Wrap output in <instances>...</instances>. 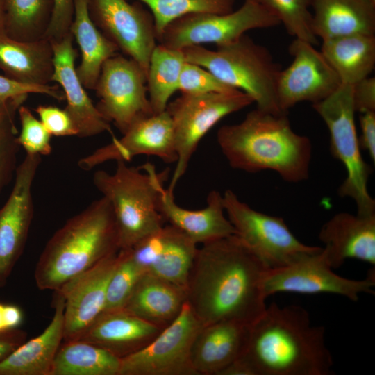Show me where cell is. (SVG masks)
<instances>
[{
  "label": "cell",
  "mask_w": 375,
  "mask_h": 375,
  "mask_svg": "<svg viewBox=\"0 0 375 375\" xmlns=\"http://www.w3.org/2000/svg\"><path fill=\"white\" fill-rule=\"evenodd\" d=\"M265 263L235 235L197 249L185 286L186 302L205 326L253 323L265 310Z\"/></svg>",
  "instance_id": "obj_1"
},
{
  "label": "cell",
  "mask_w": 375,
  "mask_h": 375,
  "mask_svg": "<svg viewBox=\"0 0 375 375\" xmlns=\"http://www.w3.org/2000/svg\"><path fill=\"white\" fill-rule=\"evenodd\" d=\"M253 375H330L333 358L325 329L312 324L308 312L297 305L272 303L249 325L240 357Z\"/></svg>",
  "instance_id": "obj_2"
},
{
  "label": "cell",
  "mask_w": 375,
  "mask_h": 375,
  "mask_svg": "<svg viewBox=\"0 0 375 375\" xmlns=\"http://www.w3.org/2000/svg\"><path fill=\"white\" fill-rule=\"evenodd\" d=\"M217 140L233 169L249 173L273 171L288 183L309 176L311 142L294 131L287 114L256 108L242 122L219 128Z\"/></svg>",
  "instance_id": "obj_3"
},
{
  "label": "cell",
  "mask_w": 375,
  "mask_h": 375,
  "mask_svg": "<svg viewBox=\"0 0 375 375\" xmlns=\"http://www.w3.org/2000/svg\"><path fill=\"white\" fill-rule=\"evenodd\" d=\"M119 250L113 211L102 197L69 218L49 240L35 265L36 285L57 290Z\"/></svg>",
  "instance_id": "obj_4"
},
{
  "label": "cell",
  "mask_w": 375,
  "mask_h": 375,
  "mask_svg": "<svg viewBox=\"0 0 375 375\" xmlns=\"http://www.w3.org/2000/svg\"><path fill=\"white\" fill-rule=\"evenodd\" d=\"M116 162L113 173L98 170L92 181L112 207L119 249H127L164 226L159 197L169 172H158L149 162L136 167Z\"/></svg>",
  "instance_id": "obj_5"
},
{
  "label": "cell",
  "mask_w": 375,
  "mask_h": 375,
  "mask_svg": "<svg viewBox=\"0 0 375 375\" xmlns=\"http://www.w3.org/2000/svg\"><path fill=\"white\" fill-rule=\"evenodd\" d=\"M185 61L201 66L229 86L249 95L257 108L281 112L276 101V82L281 69L268 49L242 35L216 50L201 45L181 49Z\"/></svg>",
  "instance_id": "obj_6"
},
{
  "label": "cell",
  "mask_w": 375,
  "mask_h": 375,
  "mask_svg": "<svg viewBox=\"0 0 375 375\" xmlns=\"http://www.w3.org/2000/svg\"><path fill=\"white\" fill-rule=\"evenodd\" d=\"M312 108L328 129L332 155L342 163L347 172L338 194L353 199L357 214H375V200L367 188L372 169L360 151L355 124L353 85L342 83L328 97L312 103Z\"/></svg>",
  "instance_id": "obj_7"
},
{
  "label": "cell",
  "mask_w": 375,
  "mask_h": 375,
  "mask_svg": "<svg viewBox=\"0 0 375 375\" xmlns=\"http://www.w3.org/2000/svg\"><path fill=\"white\" fill-rule=\"evenodd\" d=\"M253 103L244 92L234 89L200 94H183L169 102L166 110L174 127L177 155L175 169L167 189L175 187L187 171L202 138L224 117Z\"/></svg>",
  "instance_id": "obj_8"
},
{
  "label": "cell",
  "mask_w": 375,
  "mask_h": 375,
  "mask_svg": "<svg viewBox=\"0 0 375 375\" xmlns=\"http://www.w3.org/2000/svg\"><path fill=\"white\" fill-rule=\"evenodd\" d=\"M226 215L235 235L269 269L288 265L320 249L300 242L282 217L267 215L242 201L234 192L222 194Z\"/></svg>",
  "instance_id": "obj_9"
},
{
  "label": "cell",
  "mask_w": 375,
  "mask_h": 375,
  "mask_svg": "<svg viewBox=\"0 0 375 375\" xmlns=\"http://www.w3.org/2000/svg\"><path fill=\"white\" fill-rule=\"evenodd\" d=\"M276 17L259 0H244L228 13H192L169 23L158 42L176 49L202 44L217 47L232 43L250 30L279 25Z\"/></svg>",
  "instance_id": "obj_10"
},
{
  "label": "cell",
  "mask_w": 375,
  "mask_h": 375,
  "mask_svg": "<svg viewBox=\"0 0 375 375\" xmlns=\"http://www.w3.org/2000/svg\"><path fill=\"white\" fill-rule=\"evenodd\" d=\"M374 268L361 280L350 279L335 272L320 247L284 267L267 269L262 281L265 297L277 292L329 293L357 301L362 293L374 294Z\"/></svg>",
  "instance_id": "obj_11"
},
{
  "label": "cell",
  "mask_w": 375,
  "mask_h": 375,
  "mask_svg": "<svg viewBox=\"0 0 375 375\" xmlns=\"http://www.w3.org/2000/svg\"><path fill=\"white\" fill-rule=\"evenodd\" d=\"M101 115L124 133L136 119L153 112L149 99L147 75L133 59L117 54L101 67L94 89Z\"/></svg>",
  "instance_id": "obj_12"
},
{
  "label": "cell",
  "mask_w": 375,
  "mask_h": 375,
  "mask_svg": "<svg viewBox=\"0 0 375 375\" xmlns=\"http://www.w3.org/2000/svg\"><path fill=\"white\" fill-rule=\"evenodd\" d=\"M203 326L185 302L177 318L149 344L121 359L119 375H197L191 347Z\"/></svg>",
  "instance_id": "obj_13"
},
{
  "label": "cell",
  "mask_w": 375,
  "mask_h": 375,
  "mask_svg": "<svg viewBox=\"0 0 375 375\" xmlns=\"http://www.w3.org/2000/svg\"><path fill=\"white\" fill-rule=\"evenodd\" d=\"M128 1L88 0L89 14L103 34L147 76L150 57L157 44L154 19L142 3Z\"/></svg>",
  "instance_id": "obj_14"
},
{
  "label": "cell",
  "mask_w": 375,
  "mask_h": 375,
  "mask_svg": "<svg viewBox=\"0 0 375 375\" xmlns=\"http://www.w3.org/2000/svg\"><path fill=\"white\" fill-rule=\"evenodd\" d=\"M312 44L295 38L289 47L293 59L281 69L276 82V101L284 113L302 101L319 102L342 84L321 51Z\"/></svg>",
  "instance_id": "obj_15"
},
{
  "label": "cell",
  "mask_w": 375,
  "mask_h": 375,
  "mask_svg": "<svg viewBox=\"0 0 375 375\" xmlns=\"http://www.w3.org/2000/svg\"><path fill=\"white\" fill-rule=\"evenodd\" d=\"M140 155L156 156L167 163L176 162L174 127L167 110L153 112L133 122L122 137L81 158L78 166L85 171L110 160L130 161Z\"/></svg>",
  "instance_id": "obj_16"
},
{
  "label": "cell",
  "mask_w": 375,
  "mask_h": 375,
  "mask_svg": "<svg viewBox=\"0 0 375 375\" xmlns=\"http://www.w3.org/2000/svg\"><path fill=\"white\" fill-rule=\"evenodd\" d=\"M40 162L41 156L26 154L0 208V288L6 285L26 244L33 216L32 187Z\"/></svg>",
  "instance_id": "obj_17"
},
{
  "label": "cell",
  "mask_w": 375,
  "mask_h": 375,
  "mask_svg": "<svg viewBox=\"0 0 375 375\" xmlns=\"http://www.w3.org/2000/svg\"><path fill=\"white\" fill-rule=\"evenodd\" d=\"M118 252L55 290L65 301L63 341L76 339L103 311L108 283L119 260Z\"/></svg>",
  "instance_id": "obj_18"
},
{
  "label": "cell",
  "mask_w": 375,
  "mask_h": 375,
  "mask_svg": "<svg viewBox=\"0 0 375 375\" xmlns=\"http://www.w3.org/2000/svg\"><path fill=\"white\" fill-rule=\"evenodd\" d=\"M73 40L69 32L60 40L50 41L53 52L51 81L62 88L67 101L65 109L75 124L78 137L88 138L106 131L112 135L110 122L99 112L78 76L75 67L78 52Z\"/></svg>",
  "instance_id": "obj_19"
},
{
  "label": "cell",
  "mask_w": 375,
  "mask_h": 375,
  "mask_svg": "<svg viewBox=\"0 0 375 375\" xmlns=\"http://www.w3.org/2000/svg\"><path fill=\"white\" fill-rule=\"evenodd\" d=\"M319 239L333 269L349 258L375 266V214H335L322 226Z\"/></svg>",
  "instance_id": "obj_20"
},
{
  "label": "cell",
  "mask_w": 375,
  "mask_h": 375,
  "mask_svg": "<svg viewBox=\"0 0 375 375\" xmlns=\"http://www.w3.org/2000/svg\"><path fill=\"white\" fill-rule=\"evenodd\" d=\"M159 211L165 221L185 233L196 244L235 234L225 212L223 196L217 190L208 193L205 208L190 210L178 206L173 192L163 187L159 197Z\"/></svg>",
  "instance_id": "obj_21"
},
{
  "label": "cell",
  "mask_w": 375,
  "mask_h": 375,
  "mask_svg": "<svg viewBox=\"0 0 375 375\" xmlns=\"http://www.w3.org/2000/svg\"><path fill=\"white\" fill-rule=\"evenodd\" d=\"M162 330L120 309L102 312L75 340L95 344L122 359L145 347Z\"/></svg>",
  "instance_id": "obj_22"
},
{
  "label": "cell",
  "mask_w": 375,
  "mask_h": 375,
  "mask_svg": "<svg viewBox=\"0 0 375 375\" xmlns=\"http://www.w3.org/2000/svg\"><path fill=\"white\" fill-rule=\"evenodd\" d=\"M249 325L225 320L203 326L191 347V362L197 375H219L244 353Z\"/></svg>",
  "instance_id": "obj_23"
},
{
  "label": "cell",
  "mask_w": 375,
  "mask_h": 375,
  "mask_svg": "<svg viewBox=\"0 0 375 375\" xmlns=\"http://www.w3.org/2000/svg\"><path fill=\"white\" fill-rule=\"evenodd\" d=\"M55 294L54 314L49 324L0 362V375H50L64 334L65 301Z\"/></svg>",
  "instance_id": "obj_24"
},
{
  "label": "cell",
  "mask_w": 375,
  "mask_h": 375,
  "mask_svg": "<svg viewBox=\"0 0 375 375\" xmlns=\"http://www.w3.org/2000/svg\"><path fill=\"white\" fill-rule=\"evenodd\" d=\"M185 302V288L144 272L122 309L163 329L177 318Z\"/></svg>",
  "instance_id": "obj_25"
},
{
  "label": "cell",
  "mask_w": 375,
  "mask_h": 375,
  "mask_svg": "<svg viewBox=\"0 0 375 375\" xmlns=\"http://www.w3.org/2000/svg\"><path fill=\"white\" fill-rule=\"evenodd\" d=\"M312 25L322 40L375 34V1L311 0Z\"/></svg>",
  "instance_id": "obj_26"
},
{
  "label": "cell",
  "mask_w": 375,
  "mask_h": 375,
  "mask_svg": "<svg viewBox=\"0 0 375 375\" xmlns=\"http://www.w3.org/2000/svg\"><path fill=\"white\" fill-rule=\"evenodd\" d=\"M53 59L48 39L17 40L0 26V69L6 76L24 83L49 85L53 72Z\"/></svg>",
  "instance_id": "obj_27"
},
{
  "label": "cell",
  "mask_w": 375,
  "mask_h": 375,
  "mask_svg": "<svg viewBox=\"0 0 375 375\" xmlns=\"http://www.w3.org/2000/svg\"><path fill=\"white\" fill-rule=\"evenodd\" d=\"M70 32L81 51V59L76 67L85 88L94 90L103 64L119 51L92 20L88 0H74V11Z\"/></svg>",
  "instance_id": "obj_28"
},
{
  "label": "cell",
  "mask_w": 375,
  "mask_h": 375,
  "mask_svg": "<svg viewBox=\"0 0 375 375\" xmlns=\"http://www.w3.org/2000/svg\"><path fill=\"white\" fill-rule=\"evenodd\" d=\"M321 53L343 84L369 76L375 65V36L351 35L322 41Z\"/></svg>",
  "instance_id": "obj_29"
},
{
  "label": "cell",
  "mask_w": 375,
  "mask_h": 375,
  "mask_svg": "<svg viewBox=\"0 0 375 375\" xmlns=\"http://www.w3.org/2000/svg\"><path fill=\"white\" fill-rule=\"evenodd\" d=\"M121 359L110 351L81 340L64 341L50 375H119Z\"/></svg>",
  "instance_id": "obj_30"
},
{
  "label": "cell",
  "mask_w": 375,
  "mask_h": 375,
  "mask_svg": "<svg viewBox=\"0 0 375 375\" xmlns=\"http://www.w3.org/2000/svg\"><path fill=\"white\" fill-rule=\"evenodd\" d=\"M185 59L181 49L156 44L147 76L149 99L153 112L166 110L169 99L178 90L180 76Z\"/></svg>",
  "instance_id": "obj_31"
},
{
  "label": "cell",
  "mask_w": 375,
  "mask_h": 375,
  "mask_svg": "<svg viewBox=\"0 0 375 375\" xmlns=\"http://www.w3.org/2000/svg\"><path fill=\"white\" fill-rule=\"evenodd\" d=\"M2 26L20 41L44 38L50 24L53 0H2Z\"/></svg>",
  "instance_id": "obj_32"
},
{
  "label": "cell",
  "mask_w": 375,
  "mask_h": 375,
  "mask_svg": "<svg viewBox=\"0 0 375 375\" xmlns=\"http://www.w3.org/2000/svg\"><path fill=\"white\" fill-rule=\"evenodd\" d=\"M163 232L160 252L147 272L185 288L197 244L170 224L163 226Z\"/></svg>",
  "instance_id": "obj_33"
},
{
  "label": "cell",
  "mask_w": 375,
  "mask_h": 375,
  "mask_svg": "<svg viewBox=\"0 0 375 375\" xmlns=\"http://www.w3.org/2000/svg\"><path fill=\"white\" fill-rule=\"evenodd\" d=\"M151 11L158 41L165 28L174 20L192 13L224 14L233 10L235 0H135Z\"/></svg>",
  "instance_id": "obj_34"
},
{
  "label": "cell",
  "mask_w": 375,
  "mask_h": 375,
  "mask_svg": "<svg viewBox=\"0 0 375 375\" xmlns=\"http://www.w3.org/2000/svg\"><path fill=\"white\" fill-rule=\"evenodd\" d=\"M295 38L317 44L312 25L311 0H259Z\"/></svg>",
  "instance_id": "obj_35"
},
{
  "label": "cell",
  "mask_w": 375,
  "mask_h": 375,
  "mask_svg": "<svg viewBox=\"0 0 375 375\" xmlns=\"http://www.w3.org/2000/svg\"><path fill=\"white\" fill-rule=\"evenodd\" d=\"M118 253L117 265L108 283L103 311L122 309L139 278L144 273L132 260L127 249H119Z\"/></svg>",
  "instance_id": "obj_36"
},
{
  "label": "cell",
  "mask_w": 375,
  "mask_h": 375,
  "mask_svg": "<svg viewBox=\"0 0 375 375\" xmlns=\"http://www.w3.org/2000/svg\"><path fill=\"white\" fill-rule=\"evenodd\" d=\"M17 112L21 124L19 135L16 138L18 145L26 154L49 155L52 151L51 135L28 107L21 105Z\"/></svg>",
  "instance_id": "obj_37"
},
{
  "label": "cell",
  "mask_w": 375,
  "mask_h": 375,
  "mask_svg": "<svg viewBox=\"0 0 375 375\" xmlns=\"http://www.w3.org/2000/svg\"><path fill=\"white\" fill-rule=\"evenodd\" d=\"M234 89L201 66L187 61L183 65L178 84V90L183 94H200Z\"/></svg>",
  "instance_id": "obj_38"
},
{
  "label": "cell",
  "mask_w": 375,
  "mask_h": 375,
  "mask_svg": "<svg viewBox=\"0 0 375 375\" xmlns=\"http://www.w3.org/2000/svg\"><path fill=\"white\" fill-rule=\"evenodd\" d=\"M31 93L46 94L60 101L65 99L64 93L59 87L24 83L0 75V100L2 101L26 100Z\"/></svg>",
  "instance_id": "obj_39"
},
{
  "label": "cell",
  "mask_w": 375,
  "mask_h": 375,
  "mask_svg": "<svg viewBox=\"0 0 375 375\" xmlns=\"http://www.w3.org/2000/svg\"><path fill=\"white\" fill-rule=\"evenodd\" d=\"M39 119L52 135L78 136V130L65 109L53 106L39 105L35 108Z\"/></svg>",
  "instance_id": "obj_40"
},
{
  "label": "cell",
  "mask_w": 375,
  "mask_h": 375,
  "mask_svg": "<svg viewBox=\"0 0 375 375\" xmlns=\"http://www.w3.org/2000/svg\"><path fill=\"white\" fill-rule=\"evenodd\" d=\"M53 2L52 15L44 38L49 41H58L70 32L74 0H53Z\"/></svg>",
  "instance_id": "obj_41"
},
{
  "label": "cell",
  "mask_w": 375,
  "mask_h": 375,
  "mask_svg": "<svg viewBox=\"0 0 375 375\" xmlns=\"http://www.w3.org/2000/svg\"><path fill=\"white\" fill-rule=\"evenodd\" d=\"M16 132L0 134V191L9 179L15 167L18 144Z\"/></svg>",
  "instance_id": "obj_42"
},
{
  "label": "cell",
  "mask_w": 375,
  "mask_h": 375,
  "mask_svg": "<svg viewBox=\"0 0 375 375\" xmlns=\"http://www.w3.org/2000/svg\"><path fill=\"white\" fill-rule=\"evenodd\" d=\"M353 85V100L356 112L375 111V78L367 77Z\"/></svg>",
  "instance_id": "obj_43"
},
{
  "label": "cell",
  "mask_w": 375,
  "mask_h": 375,
  "mask_svg": "<svg viewBox=\"0 0 375 375\" xmlns=\"http://www.w3.org/2000/svg\"><path fill=\"white\" fill-rule=\"evenodd\" d=\"M359 123L361 135L358 137L360 149L367 152L375 161V111L360 112Z\"/></svg>",
  "instance_id": "obj_44"
},
{
  "label": "cell",
  "mask_w": 375,
  "mask_h": 375,
  "mask_svg": "<svg viewBox=\"0 0 375 375\" xmlns=\"http://www.w3.org/2000/svg\"><path fill=\"white\" fill-rule=\"evenodd\" d=\"M26 338V332L19 328L0 331V362L23 344Z\"/></svg>",
  "instance_id": "obj_45"
},
{
  "label": "cell",
  "mask_w": 375,
  "mask_h": 375,
  "mask_svg": "<svg viewBox=\"0 0 375 375\" xmlns=\"http://www.w3.org/2000/svg\"><path fill=\"white\" fill-rule=\"evenodd\" d=\"M24 101V99L9 102L0 100V133L7 131L17 132L14 124V116L15 112Z\"/></svg>",
  "instance_id": "obj_46"
},
{
  "label": "cell",
  "mask_w": 375,
  "mask_h": 375,
  "mask_svg": "<svg viewBox=\"0 0 375 375\" xmlns=\"http://www.w3.org/2000/svg\"><path fill=\"white\" fill-rule=\"evenodd\" d=\"M10 330L8 327L6 304L0 303V331Z\"/></svg>",
  "instance_id": "obj_47"
},
{
  "label": "cell",
  "mask_w": 375,
  "mask_h": 375,
  "mask_svg": "<svg viewBox=\"0 0 375 375\" xmlns=\"http://www.w3.org/2000/svg\"><path fill=\"white\" fill-rule=\"evenodd\" d=\"M2 19H3L2 0H0V26H2Z\"/></svg>",
  "instance_id": "obj_48"
},
{
  "label": "cell",
  "mask_w": 375,
  "mask_h": 375,
  "mask_svg": "<svg viewBox=\"0 0 375 375\" xmlns=\"http://www.w3.org/2000/svg\"><path fill=\"white\" fill-rule=\"evenodd\" d=\"M7 132H8V131H7ZM4 133H6V132H4ZM0 134H1V133H0Z\"/></svg>",
  "instance_id": "obj_49"
},
{
  "label": "cell",
  "mask_w": 375,
  "mask_h": 375,
  "mask_svg": "<svg viewBox=\"0 0 375 375\" xmlns=\"http://www.w3.org/2000/svg\"><path fill=\"white\" fill-rule=\"evenodd\" d=\"M374 1H375V0H374Z\"/></svg>",
  "instance_id": "obj_50"
}]
</instances>
